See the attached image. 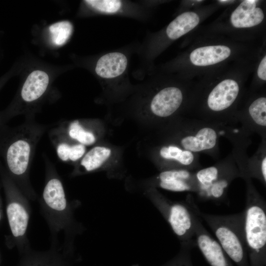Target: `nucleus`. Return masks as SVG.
<instances>
[{
	"label": "nucleus",
	"mask_w": 266,
	"mask_h": 266,
	"mask_svg": "<svg viewBox=\"0 0 266 266\" xmlns=\"http://www.w3.org/2000/svg\"><path fill=\"white\" fill-rule=\"evenodd\" d=\"M193 246L181 245L178 254L172 259L161 266H193L191 258V252Z\"/></svg>",
	"instance_id": "obj_24"
},
{
	"label": "nucleus",
	"mask_w": 266,
	"mask_h": 266,
	"mask_svg": "<svg viewBox=\"0 0 266 266\" xmlns=\"http://www.w3.org/2000/svg\"><path fill=\"white\" fill-rule=\"evenodd\" d=\"M219 1L221 2H230V1H233L232 0H219Z\"/></svg>",
	"instance_id": "obj_27"
},
{
	"label": "nucleus",
	"mask_w": 266,
	"mask_h": 266,
	"mask_svg": "<svg viewBox=\"0 0 266 266\" xmlns=\"http://www.w3.org/2000/svg\"><path fill=\"white\" fill-rule=\"evenodd\" d=\"M246 184L244 232L249 266H266V203L251 179Z\"/></svg>",
	"instance_id": "obj_3"
},
{
	"label": "nucleus",
	"mask_w": 266,
	"mask_h": 266,
	"mask_svg": "<svg viewBox=\"0 0 266 266\" xmlns=\"http://www.w3.org/2000/svg\"><path fill=\"white\" fill-rule=\"evenodd\" d=\"M85 2L97 11L103 14H116L121 11L124 3L117 0H89Z\"/></svg>",
	"instance_id": "obj_23"
},
{
	"label": "nucleus",
	"mask_w": 266,
	"mask_h": 266,
	"mask_svg": "<svg viewBox=\"0 0 266 266\" xmlns=\"http://www.w3.org/2000/svg\"><path fill=\"white\" fill-rule=\"evenodd\" d=\"M240 127L252 135L258 134L262 139H266V98L259 97L249 104L245 111L235 112L234 125Z\"/></svg>",
	"instance_id": "obj_10"
},
{
	"label": "nucleus",
	"mask_w": 266,
	"mask_h": 266,
	"mask_svg": "<svg viewBox=\"0 0 266 266\" xmlns=\"http://www.w3.org/2000/svg\"><path fill=\"white\" fill-rule=\"evenodd\" d=\"M45 125L27 119L14 128H0V157L6 172L26 197L34 201L37 195L30 178L36 146L47 130Z\"/></svg>",
	"instance_id": "obj_1"
},
{
	"label": "nucleus",
	"mask_w": 266,
	"mask_h": 266,
	"mask_svg": "<svg viewBox=\"0 0 266 266\" xmlns=\"http://www.w3.org/2000/svg\"><path fill=\"white\" fill-rule=\"evenodd\" d=\"M200 217L212 231L229 259L237 266H249L244 232L243 211L225 215L200 212Z\"/></svg>",
	"instance_id": "obj_5"
},
{
	"label": "nucleus",
	"mask_w": 266,
	"mask_h": 266,
	"mask_svg": "<svg viewBox=\"0 0 266 266\" xmlns=\"http://www.w3.org/2000/svg\"><path fill=\"white\" fill-rule=\"evenodd\" d=\"M73 30L72 24L68 21L56 23L49 27L53 43L58 46L64 45L69 39Z\"/></svg>",
	"instance_id": "obj_22"
},
{
	"label": "nucleus",
	"mask_w": 266,
	"mask_h": 266,
	"mask_svg": "<svg viewBox=\"0 0 266 266\" xmlns=\"http://www.w3.org/2000/svg\"><path fill=\"white\" fill-rule=\"evenodd\" d=\"M258 77L264 81L266 80V56L262 60L257 70Z\"/></svg>",
	"instance_id": "obj_25"
},
{
	"label": "nucleus",
	"mask_w": 266,
	"mask_h": 266,
	"mask_svg": "<svg viewBox=\"0 0 266 266\" xmlns=\"http://www.w3.org/2000/svg\"><path fill=\"white\" fill-rule=\"evenodd\" d=\"M196 171L176 169L164 170L157 176L160 188L173 192H190L196 193L198 185Z\"/></svg>",
	"instance_id": "obj_13"
},
{
	"label": "nucleus",
	"mask_w": 266,
	"mask_h": 266,
	"mask_svg": "<svg viewBox=\"0 0 266 266\" xmlns=\"http://www.w3.org/2000/svg\"><path fill=\"white\" fill-rule=\"evenodd\" d=\"M154 204L168 222L181 245L196 246L195 227L200 211L194 198L188 194L186 200L171 201L159 194L153 198Z\"/></svg>",
	"instance_id": "obj_8"
},
{
	"label": "nucleus",
	"mask_w": 266,
	"mask_h": 266,
	"mask_svg": "<svg viewBox=\"0 0 266 266\" xmlns=\"http://www.w3.org/2000/svg\"><path fill=\"white\" fill-rule=\"evenodd\" d=\"M45 165V183L38 199L41 214L49 229L51 244H61L60 233L63 234L61 244L73 247L75 236L81 232L82 228L75 219L73 205L66 197L64 187L53 164L44 156Z\"/></svg>",
	"instance_id": "obj_2"
},
{
	"label": "nucleus",
	"mask_w": 266,
	"mask_h": 266,
	"mask_svg": "<svg viewBox=\"0 0 266 266\" xmlns=\"http://www.w3.org/2000/svg\"><path fill=\"white\" fill-rule=\"evenodd\" d=\"M231 53L230 48L225 45L203 46L194 50L190 59L195 66H207L225 60L230 56Z\"/></svg>",
	"instance_id": "obj_17"
},
{
	"label": "nucleus",
	"mask_w": 266,
	"mask_h": 266,
	"mask_svg": "<svg viewBox=\"0 0 266 266\" xmlns=\"http://www.w3.org/2000/svg\"><path fill=\"white\" fill-rule=\"evenodd\" d=\"M49 82L48 74L44 71H33L24 82L20 92L21 100L26 104L37 101L45 94Z\"/></svg>",
	"instance_id": "obj_16"
},
{
	"label": "nucleus",
	"mask_w": 266,
	"mask_h": 266,
	"mask_svg": "<svg viewBox=\"0 0 266 266\" xmlns=\"http://www.w3.org/2000/svg\"><path fill=\"white\" fill-rule=\"evenodd\" d=\"M200 218L197 221L195 227L196 246L211 266H233L218 242L204 227Z\"/></svg>",
	"instance_id": "obj_11"
},
{
	"label": "nucleus",
	"mask_w": 266,
	"mask_h": 266,
	"mask_svg": "<svg viewBox=\"0 0 266 266\" xmlns=\"http://www.w3.org/2000/svg\"><path fill=\"white\" fill-rule=\"evenodd\" d=\"M2 213H3V212H2V199H1L0 192V222L2 218Z\"/></svg>",
	"instance_id": "obj_26"
},
{
	"label": "nucleus",
	"mask_w": 266,
	"mask_h": 266,
	"mask_svg": "<svg viewBox=\"0 0 266 266\" xmlns=\"http://www.w3.org/2000/svg\"><path fill=\"white\" fill-rule=\"evenodd\" d=\"M59 159L64 162H74L85 154L86 147L80 143H73L71 140L62 137L49 134Z\"/></svg>",
	"instance_id": "obj_19"
},
{
	"label": "nucleus",
	"mask_w": 266,
	"mask_h": 266,
	"mask_svg": "<svg viewBox=\"0 0 266 266\" xmlns=\"http://www.w3.org/2000/svg\"><path fill=\"white\" fill-rule=\"evenodd\" d=\"M110 154L109 149L102 146H96L83 156L80 162V165L85 171H93L100 167Z\"/></svg>",
	"instance_id": "obj_21"
},
{
	"label": "nucleus",
	"mask_w": 266,
	"mask_h": 266,
	"mask_svg": "<svg viewBox=\"0 0 266 266\" xmlns=\"http://www.w3.org/2000/svg\"><path fill=\"white\" fill-rule=\"evenodd\" d=\"M198 185L196 193L200 201H211L216 204L228 200V192L231 183L240 177V173L231 153L212 166L195 171Z\"/></svg>",
	"instance_id": "obj_7"
},
{
	"label": "nucleus",
	"mask_w": 266,
	"mask_h": 266,
	"mask_svg": "<svg viewBox=\"0 0 266 266\" xmlns=\"http://www.w3.org/2000/svg\"><path fill=\"white\" fill-rule=\"evenodd\" d=\"M20 256L17 266H72L76 260L74 248L62 244H51L45 251L31 247Z\"/></svg>",
	"instance_id": "obj_9"
},
{
	"label": "nucleus",
	"mask_w": 266,
	"mask_h": 266,
	"mask_svg": "<svg viewBox=\"0 0 266 266\" xmlns=\"http://www.w3.org/2000/svg\"><path fill=\"white\" fill-rule=\"evenodd\" d=\"M128 59L122 52H112L100 57L98 60L95 71L100 77L113 79L121 75L128 66Z\"/></svg>",
	"instance_id": "obj_15"
},
{
	"label": "nucleus",
	"mask_w": 266,
	"mask_h": 266,
	"mask_svg": "<svg viewBox=\"0 0 266 266\" xmlns=\"http://www.w3.org/2000/svg\"><path fill=\"white\" fill-rule=\"evenodd\" d=\"M244 180L256 179L265 187L266 185V139H262L258 148L251 157L248 158Z\"/></svg>",
	"instance_id": "obj_18"
},
{
	"label": "nucleus",
	"mask_w": 266,
	"mask_h": 266,
	"mask_svg": "<svg viewBox=\"0 0 266 266\" xmlns=\"http://www.w3.org/2000/svg\"><path fill=\"white\" fill-rule=\"evenodd\" d=\"M138 266L136 265V266Z\"/></svg>",
	"instance_id": "obj_28"
},
{
	"label": "nucleus",
	"mask_w": 266,
	"mask_h": 266,
	"mask_svg": "<svg viewBox=\"0 0 266 266\" xmlns=\"http://www.w3.org/2000/svg\"><path fill=\"white\" fill-rule=\"evenodd\" d=\"M200 22L198 15L193 12H186L178 16L168 25L166 33L171 40H175L195 28Z\"/></svg>",
	"instance_id": "obj_20"
},
{
	"label": "nucleus",
	"mask_w": 266,
	"mask_h": 266,
	"mask_svg": "<svg viewBox=\"0 0 266 266\" xmlns=\"http://www.w3.org/2000/svg\"><path fill=\"white\" fill-rule=\"evenodd\" d=\"M184 94L178 87L168 86L158 91L150 104V110L155 116L160 118L172 116L181 107Z\"/></svg>",
	"instance_id": "obj_12"
},
{
	"label": "nucleus",
	"mask_w": 266,
	"mask_h": 266,
	"mask_svg": "<svg viewBox=\"0 0 266 266\" xmlns=\"http://www.w3.org/2000/svg\"><path fill=\"white\" fill-rule=\"evenodd\" d=\"M0 178L6 200V213L10 234L6 239L10 248L16 247L22 255L31 248L27 231L32 209L30 200L9 176L0 160Z\"/></svg>",
	"instance_id": "obj_4"
},
{
	"label": "nucleus",
	"mask_w": 266,
	"mask_h": 266,
	"mask_svg": "<svg viewBox=\"0 0 266 266\" xmlns=\"http://www.w3.org/2000/svg\"><path fill=\"white\" fill-rule=\"evenodd\" d=\"M223 125L190 118L180 119L176 124L174 144L191 152L206 154L217 160Z\"/></svg>",
	"instance_id": "obj_6"
},
{
	"label": "nucleus",
	"mask_w": 266,
	"mask_h": 266,
	"mask_svg": "<svg viewBox=\"0 0 266 266\" xmlns=\"http://www.w3.org/2000/svg\"><path fill=\"white\" fill-rule=\"evenodd\" d=\"M256 0H243L233 12L231 21L237 28H250L260 24L264 14L261 8L256 7Z\"/></svg>",
	"instance_id": "obj_14"
}]
</instances>
